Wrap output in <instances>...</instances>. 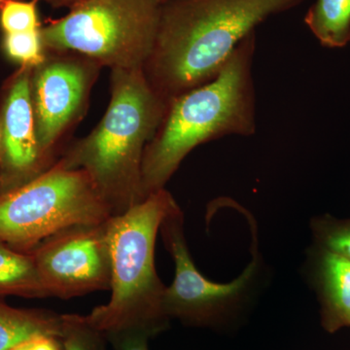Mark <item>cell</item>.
I'll return each mask as SVG.
<instances>
[{
  "label": "cell",
  "instance_id": "1",
  "mask_svg": "<svg viewBox=\"0 0 350 350\" xmlns=\"http://www.w3.org/2000/svg\"><path fill=\"white\" fill-rule=\"evenodd\" d=\"M306 0H169L161 4L145 78L165 103L220 72L244 38Z\"/></svg>",
  "mask_w": 350,
  "mask_h": 350
},
{
  "label": "cell",
  "instance_id": "2",
  "mask_svg": "<svg viewBox=\"0 0 350 350\" xmlns=\"http://www.w3.org/2000/svg\"><path fill=\"white\" fill-rule=\"evenodd\" d=\"M256 31L243 39L217 76L167 103L142 160V192L165 184L196 147L228 135L256 133V93L253 59Z\"/></svg>",
  "mask_w": 350,
  "mask_h": 350
},
{
  "label": "cell",
  "instance_id": "3",
  "mask_svg": "<svg viewBox=\"0 0 350 350\" xmlns=\"http://www.w3.org/2000/svg\"><path fill=\"white\" fill-rule=\"evenodd\" d=\"M110 85L111 98L100 123L57 163L86 172L116 216L145 200L144 154L167 103L152 89L144 68L113 69Z\"/></svg>",
  "mask_w": 350,
  "mask_h": 350
},
{
  "label": "cell",
  "instance_id": "4",
  "mask_svg": "<svg viewBox=\"0 0 350 350\" xmlns=\"http://www.w3.org/2000/svg\"><path fill=\"white\" fill-rule=\"evenodd\" d=\"M178 206L165 189L149 195L107 223L111 258V297L87 317L90 328L107 335L128 330L154 334L167 319L163 312L165 287L157 273L155 244L161 225Z\"/></svg>",
  "mask_w": 350,
  "mask_h": 350
},
{
  "label": "cell",
  "instance_id": "5",
  "mask_svg": "<svg viewBox=\"0 0 350 350\" xmlns=\"http://www.w3.org/2000/svg\"><path fill=\"white\" fill-rule=\"evenodd\" d=\"M158 0H85L40 29L45 52H72L113 69L144 68L155 42Z\"/></svg>",
  "mask_w": 350,
  "mask_h": 350
},
{
  "label": "cell",
  "instance_id": "6",
  "mask_svg": "<svg viewBox=\"0 0 350 350\" xmlns=\"http://www.w3.org/2000/svg\"><path fill=\"white\" fill-rule=\"evenodd\" d=\"M111 217L92 177L56 162L33 180L0 195V241L29 253L64 230Z\"/></svg>",
  "mask_w": 350,
  "mask_h": 350
},
{
  "label": "cell",
  "instance_id": "7",
  "mask_svg": "<svg viewBox=\"0 0 350 350\" xmlns=\"http://www.w3.org/2000/svg\"><path fill=\"white\" fill-rule=\"evenodd\" d=\"M45 53L32 69L31 101L39 147L55 163L64 139L86 112L103 66L77 53Z\"/></svg>",
  "mask_w": 350,
  "mask_h": 350
},
{
  "label": "cell",
  "instance_id": "8",
  "mask_svg": "<svg viewBox=\"0 0 350 350\" xmlns=\"http://www.w3.org/2000/svg\"><path fill=\"white\" fill-rule=\"evenodd\" d=\"M108 221L68 228L29 252L48 297L70 299L110 289Z\"/></svg>",
  "mask_w": 350,
  "mask_h": 350
},
{
  "label": "cell",
  "instance_id": "9",
  "mask_svg": "<svg viewBox=\"0 0 350 350\" xmlns=\"http://www.w3.org/2000/svg\"><path fill=\"white\" fill-rule=\"evenodd\" d=\"M176 206L163 219L160 232L165 247L174 258V280L165 288L163 312L197 323L217 321L234 304L241 300L257 269V259L246 267L243 273L229 283H215L204 278L196 268L184 236V219Z\"/></svg>",
  "mask_w": 350,
  "mask_h": 350
},
{
  "label": "cell",
  "instance_id": "10",
  "mask_svg": "<svg viewBox=\"0 0 350 350\" xmlns=\"http://www.w3.org/2000/svg\"><path fill=\"white\" fill-rule=\"evenodd\" d=\"M31 66H20L0 90V195L29 183L50 169L36 137Z\"/></svg>",
  "mask_w": 350,
  "mask_h": 350
},
{
  "label": "cell",
  "instance_id": "11",
  "mask_svg": "<svg viewBox=\"0 0 350 350\" xmlns=\"http://www.w3.org/2000/svg\"><path fill=\"white\" fill-rule=\"evenodd\" d=\"M319 284L323 328L335 333L350 327V260L324 250Z\"/></svg>",
  "mask_w": 350,
  "mask_h": 350
},
{
  "label": "cell",
  "instance_id": "12",
  "mask_svg": "<svg viewBox=\"0 0 350 350\" xmlns=\"http://www.w3.org/2000/svg\"><path fill=\"white\" fill-rule=\"evenodd\" d=\"M64 329V317L12 308L0 299V350L12 349L38 336L63 337Z\"/></svg>",
  "mask_w": 350,
  "mask_h": 350
},
{
  "label": "cell",
  "instance_id": "13",
  "mask_svg": "<svg viewBox=\"0 0 350 350\" xmlns=\"http://www.w3.org/2000/svg\"><path fill=\"white\" fill-rule=\"evenodd\" d=\"M48 297L31 253L0 241V297Z\"/></svg>",
  "mask_w": 350,
  "mask_h": 350
},
{
  "label": "cell",
  "instance_id": "14",
  "mask_svg": "<svg viewBox=\"0 0 350 350\" xmlns=\"http://www.w3.org/2000/svg\"><path fill=\"white\" fill-rule=\"evenodd\" d=\"M305 23L323 47L345 48L350 42V0H317Z\"/></svg>",
  "mask_w": 350,
  "mask_h": 350
},
{
  "label": "cell",
  "instance_id": "15",
  "mask_svg": "<svg viewBox=\"0 0 350 350\" xmlns=\"http://www.w3.org/2000/svg\"><path fill=\"white\" fill-rule=\"evenodd\" d=\"M40 29L18 33H4L2 47L7 57L20 64V66L36 68L42 63L46 53Z\"/></svg>",
  "mask_w": 350,
  "mask_h": 350
},
{
  "label": "cell",
  "instance_id": "16",
  "mask_svg": "<svg viewBox=\"0 0 350 350\" xmlns=\"http://www.w3.org/2000/svg\"><path fill=\"white\" fill-rule=\"evenodd\" d=\"M36 0H10L0 11V25L4 33H18L40 29Z\"/></svg>",
  "mask_w": 350,
  "mask_h": 350
},
{
  "label": "cell",
  "instance_id": "17",
  "mask_svg": "<svg viewBox=\"0 0 350 350\" xmlns=\"http://www.w3.org/2000/svg\"><path fill=\"white\" fill-rule=\"evenodd\" d=\"M317 234L324 250L350 260V218L320 221Z\"/></svg>",
  "mask_w": 350,
  "mask_h": 350
},
{
  "label": "cell",
  "instance_id": "18",
  "mask_svg": "<svg viewBox=\"0 0 350 350\" xmlns=\"http://www.w3.org/2000/svg\"><path fill=\"white\" fill-rule=\"evenodd\" d=\"M89 327L77 315L64 317V350H94L88 338Z\"/></svg>",
  "mask_w": 350,
  "mask_h": 350
},
{
  "label": "cell",
  "instance_id": "19",
  "mask_svg": "<svg viewBox=\"0 0 350 350\" xmlns=\"http://www.w3.org/2000/svg\"><path fill=\"white\" fill-rule=\"evenodd\" d=\"M113 342L118 350H148L147 338L150 334L144 331L128 330L111 334Z\"/></svg>",
  "mask_w": 350,
  "mask_h": 350
},
{
  "label": "cell",
  "instance_id": "20",
  "mask_svg": "<svg viewBox=\"0 0 350 350\" xmlns=\"http://www.w3.org/2000/svg\"><path fill=\"white\" fill-rule=\"evenodd\" d=\"M25 350H62L54 336H38L25 342Z\"/></svg>",
  "mask_w": 350,
  "mask_h": 350
},
{
  "label": "cell",
  "instance_id": "21",
  "mask_svg": "<svg viewBox=\"0 0 350 350\" xmlns=\"http://www.w3.org/2000/svg\"><path fill=\"white\" fill-rule=\"evenodd\" d=\"M36 1H40V0H36ZM43 1L48 2V3L52 4L55 7H71L75 6L76 4L81 3L85 0H43Z\"/></svg>",
  "mask_w": 350,
  "mask_h": 350
},
{
  "label": "cell",
  "instance_id": "22",
  "mask_svg": "<svg viewBox=\"0 0 350 350\" xmlns=\"http://www.w3.org/2000/svg\"><path fill=\"white\" fill-rule=\"evenodd\" d=\"M27 342H29V340H27ZM25 342H24V344L18 345V347H14V349L10 350H25Z\"/></svg>",
  "mask_w": 350,
  "mask_h": 350
},
{
  "label": "cell",
  "instance_id": "23",
  "mask_svg": "<svg viewBox=\"0 0 350 350\" xmlns=\"http://www.w3.org/2000/svg\"><path fill=\"white\" fill-rule=\"evenodd\" d=\"M8 1H10V0H0V11H1L2 7L5 5Z\"/></svg>",
  "mask_w": 350,
  "mask_h": 350
},
{
  "label": "cell",
  "instance_id": "24",
  "mask_svg": "<svg viewBox=\"0 0 350 350\" xmlns=\"http://www.w3.org/2000/svg\"><path fill=\"white\" fill-rule=\"evenodd\" d=\"M159 3L163 4L165 3V2L169 1V0H158Z\"/></svg>",
  "mask_w": 350,
  "mask_h": 350
}]
</instances>
